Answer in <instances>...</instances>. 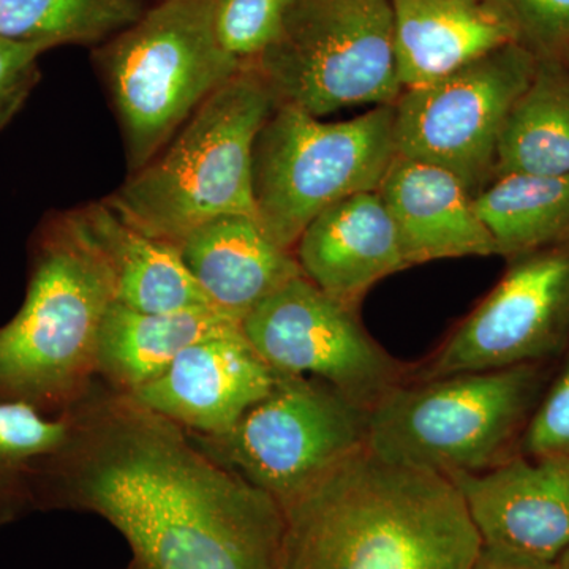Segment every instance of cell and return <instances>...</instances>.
<instances>
[{"label":"cell","mask_w":569,"mask_h":569,"mask_svg":"<svg viewBox=\"0 0 569 569\" xmlns=\"http://www.w3.org/2000/svg\"><path fill=\"white\" fill-rule=\"evenodd\" d=\"M69 419L18 402H0V529L37 511V463L61 447Z\"/></svg>","instance_id":"cell-24"},{"label":"cell","mask_w":569,"mask_h":569,"mask_svg":"<svg viewBox=\"0 0 569 569\" xmlns=\"http://www.w3.org/2000/svg\"><path fill=\"white\" fill-rule=\"evenodd\" d=\"M448 478L486 548L542 561H559L568 549L569 456H512L481 473Z\"/></svg>","instance_id":"cell-13"},{"label":"cell","mask_w":569,"mask_h":569,"mask_svg":"<svg viewBox=\"0 0 569 569\" xmlns=\"http://www.w3.org/2000/svg\"><path fill=\"white\" fill-rule=\"evenodd\" d=\"M535 66L537 58L512 43L440 80L403 89L395 103L397 156L445 168L475 197L492 182L501 130Z\"/></svg>","instance_id":"cell-10"},{"label":"cell","mask_w":569,"mask_h":569,"mask_svg":"<svg viewBox=\"0 0 569 569\" xmlns=\"http://www.w3.org/2000/svg\"><path fill=\"white\" fill-rule=\"evenodd\" d=\"M241 328L280 376L317 378L366 410L403 383V367L362 328L356 310L305 274L254 307Z\"/></svg>","instance_id":"cell-11"},{"label":"cell","mask_w":569,"mask_h":569,"mask_svg":"<svg viewBox=\"0 0 569 569\" xmlns=\"http://www.w3.org/2000/svg\"><path fill=\"white\" fill-rule=\"evenodd\" d=\"M395 104L326 122L277 103L253 146V203L269 238L295 252L307 227L351 194L378 190L396 157Z\"/></svg>","instance_id":"cell-7"},{"label":"cell","mask_w":569,"mask_h":569,"mask_svg":"<svg viewBox=\"0 0 569 569\" xmlns=\"http://www.w3.org/2000/svg\"><path fill=\"white\" fill-rule=\"evenodd\" d=\"M511 174H569V66L563 58H537L533 77L509 111L493 179Z\"/></svg>","instance_id":"cell-21"},{"label":"cell","mask_w":569,"mask_h":569,"mask_svg":"<svg viewBox=\"0 0 569 569\" xmlns=\"http://www.w3.org/2000/svg\"><path fill=\"white\" fill-rule=\"evenodd\" d=\"M144 14L142 0H0V39L48 48L93 44Z\"/></svg>","instance_id":"cell-23"},{"label":"cell","mask_w":569,"mask_h":569,"mask_svg":"<svg viewBox=\"0 0 569 569\" xmlns=\"http://www.w3.org/2000/svg\"><path fill=\"white\" fill-rule=\"evenodd\" d=\"M520 445L529 458H568L569 361L548 396L535 408Z\"/></svg>","instance_id":"cell-27"},{"label":"cell","mask_w":569,"mask_h":569,"mask_svg":"<svg viewBox=\"0 0 569 569\" xmlns=\"http://www.w3.org/2000/svg\"><path fill=\"white\" fill-rule=\"evenodd\" d=\"M123 569H144V568H142V567H141V565H140V563H138V561H137V560H132V561H130V563H129V565H127V567H126V568H123Z\"/></svg>","instance_id":"cell-31"},{"label":"cell","mask_w":569,"mask_h":569,"mask_svg":"<svg viewBox=\"0 0 569 569\" xmlns=\"http://www.w3.org/2000/svg\"><path fill=\"white\" fill-rule=\"evenodd\" d=\"M77 216L107 257L121 305L148 313L212 306L173 246L141 233L104 201L78 209Z\"/></svg>","instance_id":"cell-20"},{"label":"cell","mask_w":569,"mask_h":569,"mask_svg":"<svg viewBox=\"0 0 569 569\" xmlns=\"http://www.w3.org/2000/svg\"><path fill=\"white\" fill-rule=\"evenodd\" d=\"M518 32L519 44L535 58L569 51V0H498Z\"/></svg>","instance_id":"cell-26"},{"label":"cell","mask_w":569,"mask_h":569,"mask_svg":"<svg viewBox=\"0 0 569 569\" xmlns=\"http://www.w3.org/2000/svg\"><path fill=\"white\" fill-rule=\"evenodd\" d=\"M293 0H213V24L223 50L253 66L280 36Z\"/></svg>","instance_id":"cell-25"},{"label":"cell","mask_w":569,"mask_h":569,"mask_svg":"<svg viewBox=\"0 0 569 569\" xmlns=\"http://www.w3.org/2000/svg\"><path fill=\"white\" fill-rule=\"evenodd\" d=\"M560 569H569V546L559 560Z\"/></svg>","instance_id":"cell-30"},{"label":"cell","mask_w":569,"mask_h":569,"mask_svg":"<svg viewBox=\"0 0 569 569\" xmlns=\"http://www.w3.org/2000/svg\"><path fill=\"white\" fill-rule=\"evenodd\" d=\"M130 173L151 162L242 66L223 50L213 0H162L97 54Z\"/></svg>","instance_id":"cell-6"},{"label":"cell","mask_w":569,"mask_h":569,"mask_svg":"<svg viewBox=\"0 0 569 569\" xmlns=\"http://www.w3.org/2000/svg\"><path fill=\"white\" fill-rule=\"evenodd\" d=\"M408 268L448 258L492 257L496 242L473 194L445 168L397 156L378 187Z\"/></svg>","instance_id":"cell-15"},{"label":"cell","mask_w":569,"mask_h":569,"mask_svg":"<svg viewBox=\"0 0 569 569\" xmlns=\"http://www.w3.org/2000/svg\"><path fill=\"white\" fill-rule=\"evenodd\" d=\"M397 73L403 89L463 69L519 43L498 0H392Z\"/></svg>","instance_id":"cell-17"},{"label":"cell","mask_w":569,"mask_h":569,"mask_svg":"<svg viewBox=\"0 0 569 569\" xmlns=\"http://www.w3.org/2000/svg\"><path fill=\"white\" fill-rule=\"evenodd\" d=\"M539 365L399 385L370 410L367 448L389 463L447 478L500 466L515 456L538 406Z\"/></svg>","instance_id":"cell-5"},{"label":"cell","mask_w":569,"mask_h":569,"mask_svg":"<svg viewBox=\"0 0 569 569\" xmlns=\"http://www.w3.org/2000/svg\"><path fill=\"white\" fill-rule=\"evenodd\" d=\"M282 509V569H471L482 549L451 479L369 448Z\"/></svg>","instance_id":"cell-2"},{"label":"cell","mask_w":569,"mask_h":569,"mask_svg":"<svg viewBox=\"0 0 569 569\" xmlns=\"http://www.w3.org/2000/svg\"><path fill=\"white\" fill-rule=\"evenodd\" d=\"M560 58H563L565 61H567L568 66H569V51L568 52H565L563 56H560Z\"/></svg>","instance_id":"cell-32"},{"label":"cell","mask_w":569,"mask_h":569,"mask_svg":"<svg viewBox=\"0 0 569 569\" xmlns=\"http://www.w3.org/2000/svg\"><path fill=\"white\" fill-rule=\"evenodd\" d=\"M253 67L277 103L317 118L395 104L403 88L392 0H293L282 32Z\"/></svg>","instance_id":"cell-8"},{"label":"cell","mask_w":569,"mask_h":569,"mask_svg":"<svg viewBox=\"0 0 569 569\" xmlns=\"http://www.w3.org/2000/svg\"><path fill=\"white\" fill-rule=\"evenodd\" d=\"M277 377L238 328L187 348L163 376L130 396L187 433L222 436L269 395Z\"/></svg>","instance_id":"cell-14"},{"label":"cell","mask_w":569,"mask_h":569,"mask_svg":"<svg viewBox=\"0 0 569 569\" xmlns=\"http://www.w3.org/2000/svg\"><path fill=\"white\" fill-rule=\"evenodd\" d=\"M116 279L100 247L63 213L41 238L24 305L0 328V402L62 417L97 383V348Z\"/></svg>","instance_id":"cell-3"},{"label":"cell","mask_w":569,"mask_h":569,"mask_svg":"<svg viewBox=\"0 0 569 569\" xmlns=\"http://www.w3.org/2000/svg\"><path fill=\"white\" fill-rule=\"evenodd\" d=\"M295 257L310 282L355 310L373 284L408 268L378 190L321 212L299 238Z\"/></svg>","instance_id":"cell-16"},{"label":"cell","mask_w":569,"mask_h":569,"mask_svg":"<svg viewBox=\"0 0 569 569\" xmlns=\"http://www.w3.org/2000/svg\"><path fill=\"white\" fill-rule=\"evenodd\" d=\"M370 411L325 381L280 376L222 436L189 433L212 459L274 498L293 501L332 468L367 448Z\"/></svg>","instance_id":"cell-9"},{"label":"cell","mask_w":569,"mask_h":569,"mask_svg":"<svg viewBox=\"0 0 569 569\" xmlns=\"http://www.w3.org/2000/svg\"><path fill=\"white\" fill-rule=\"evenodd\" d=\"M238 328L241 321L216 306L148 313L116 301L100 331L97 380L133 395L163 376L187 348Z\"/></svg>","instance_id":"cell-19"},{"label":"cell","mask_w":569,"mask_h":569,"mask_svg":"<svg viewBox=\"0 0 569 569\" xmlns=\"http://www.w3.org/2000/svg\"><path fill=\"white\" fill-rule=\"evenodd\" d=\"M66 417L37 463V511L99 516L144 569H282V507L181 427L99 380Z\"/></svg>","instance_id":"cell-1"},{"label":"cell","mask_w":569,"mask_h":569,"mask_svg":"<svg viewBox=\"0 0 569 569\" xmlns=\"http://www.w3.org/2000/svg\"><path fill=\"white\" fill-rule=\"evenodd\" d=\"M503 279L452 332L422 380L539 365L569 339V242L512 258Z\"/></svg>","instance_id":"cell-12"},{"label":"cell","mask_w":569,"mask_h":569,"mask_svg":"<svg viewBox=\"0 0 569 569\" xmlns=\"http://www.w3.org/2000/svg\"><path fill=\"white\" fill-rule=\"evenodd\" d=\"M178 252L209 302L239 321L302 274L295 252L276 244L252 213H230L201 224Z\"/></svg>","instance_id":"cell-18"},{"label":"cell","mask_w":569,"mask_h":569,"mask_svg":"<svg viewBox=\"0 0 569 569\" xmlns=\"http://www.w3.org/2000/svg\"><path fill=\"white\" fill-rule=\"evenodd\" d=\"M497 254L512 258L569 242V174H511L475 194Z\"/></svg>","instance_id":"cell-22"},{"label":"cell","mask_w":569,"mask_h":569,"mask_svg":"<svg viewBox=\"0 0 569 569\" xmlns=\"http://www.w3.org/2000/svg\"><path fill=\"white\" fill-rule=\"evenodd\" d=\"M276 104L260 71L242 67L104 203L141 233L174 249L217 217L257 216L253 146Z\"/></svg>","instance_id":"cell-4"},{"label":"cell","mask_w":569,"mask_h":569,"mask_svg":"<svg viewBox=\"0 0 569 569\" xmlns=\"http://www.w3.org/2000/svg\"><path fill=\"white\" fill-rule=\"evenodd\" d=\"M50 50L33 41L0 39V130L21 110L39 80V58Z\"/></svg>","instance_id":"cell-28"},{"label":"cell","mask_w":569,"mask_h":569,"mask_svg":"<svg viewBox=\"0 0 569 569\" xmlns=\"http://www.w3.org/2000/svg\"><path fill=\"white\" fill-rule=\"evenodd\" d=\"M471 569H560V565L559 561L527 559V557L482 546Z\"/></svg>","instance_id":"cell-29"}]
</instances>
